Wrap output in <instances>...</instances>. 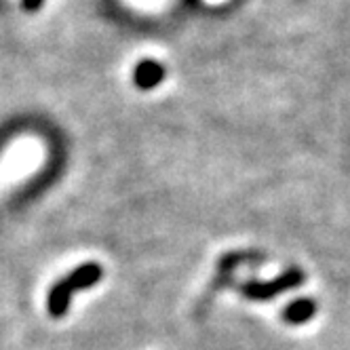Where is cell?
Returning a JSON list of instances; mask_svg holds the SVG:
<instances>
[{"mask_svg":"<svg viewBox=\"0 0 350 350\" xmlns=\"http://www.w3.org/2000/svg\"><path fill=\"white\" fill-rule=\"evenodd\" d=\"M314 312H317V302H314V299L299 297V299H295V302H291L285 308L283 317L291 325H302V323H308L314 317Z\"/></svg>","mask_w":350,"mask_h":350,"instance_id":"obj_3","label":"cell"},{"mask_svg":"<svg viewBox=\"0 0 350 350\" xmlns=\"http://www.w3.org/2000/svg\"><path fill=\"white\" fill-rule=\"evenodd\" d=\"M304 283V272L302 270H287L283 272L281 277L272 279V281H266V283H247L243 287V293L249 297V299H272L274 295H279L283 291H289V289H295Z\"/></svg>","mask_w":350,"mask_h":350,"instance_id":"obj_2","label":"cell"},{"mask_svg":"<svg viewBox=\"0 0 350 350\" xmlns=\"http://www.w3.org/2000/svg\"><path fill=\"white\" fill-rule=\"evenodd\" d=\"M104 277V270L99 264L95 262H87L83 266H79L77 270H72L68 277H64L59 283H55L49 291V299H46V306L51 317L59 319L68 312L70 306V299L72 295L81 291V289H89L93 285H97Z\"/></svg>","mask_w":350,"mask_h":350,"instance_id":"obj_1","label":"cell"},{"mask_svg":"<svg viewBox=\"0 0 350 350\" xmlns=\"http://www.w3.org/2000/svg\"><path fill=\"white\" fill-rule=\"evenodd\" d=\"M161 74H163L161 66H157L152 62H146V64H142L137 68L135 77H137V83L142 87H152V85H157L161 81Z\"/></svg>","mask_w":350,"mask_h":350,"instance_id":"obj_4","label":"cell"}]
</instances>
